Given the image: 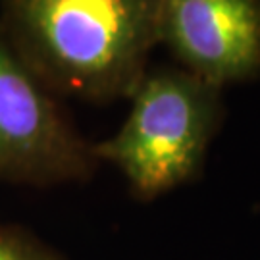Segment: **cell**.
I'll use <instances>...</instances> for the list:
<instances>
[{
    "mask_svg": "<svg viewBox=\"0 0 260 260\" xmlns=\"http://www.w3.org/2000/svg\"><path fill=\"white\" fill-rule=\"evenodd\" d=\"M125 121L93 143L101 164L127 181L137 201H154L201 172L223 120L222 89L183 68H154L129 96Z\"/></svg>",
    "mask_w": 260,
    "mask_h": 260,
    "instance_id": "2",
    "label": "cell"
},
{
    "mask_svg": "<svg viewBox=\"0 0 260 260\" xmlns=\"http://www.w3.org/2000/svg\"><path fill=\"white\" fill-rule=\"evenodd\" d=\"M0 260H66L25 230L0 225Z\"/></svg>",
    "mask_w": 260,
    "mask_h": 260,
    "instance_id": "5",
    "label": "cell"
},
{
    "mask_svg": "<svg viewBox=\"0 0 260 260\" xmlns=\"http://www.w3.org/2000/svg\"><path fill=\"white\" fill-rule=\"evenodd\" d=\"M158 0H2L0 31L56 96L129 99L158 45Z\"/></svg>",
    "mask_w": 260,
    "mask_h": 260,
    "instance_id": "1",
    "label": "cell"
},
{
    "mask_svg": "<svg viewBox=\"0 0 260 260\" xmlns=\"http://www.w3.org/2000/svg\"><path fill=\"white\" fill-rule=\"evenodd\" d=\"M158 43L216 87L260 75V0H158Z\"/></svg>",
    "mask_w": 260,
    "mask_h": 260,
    "instance_id": "4",
    "label": "cell"
},
{
    "mask_svg": "<svg viewBox=\"0 0 260 260\" xmlns=\"http://www.w3.org/2000/svg\"><path fill=\"white\" fill-rule=\"evenodd\" d=\"M99 166L93 143L0 31V179L54 187L89 181Z\"/></svg>",
    "mask_w": 260,
    "mask_h": 260,
    "instance_id": "3",
    "label": "cell"
}]
</instances>
